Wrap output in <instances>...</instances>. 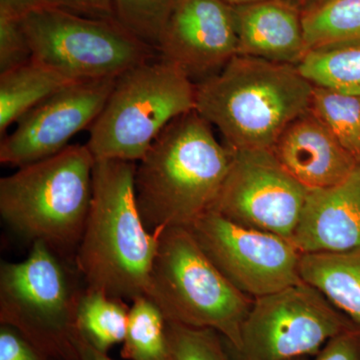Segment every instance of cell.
<instances>
[{
  "mask_svg": "<svg viewBox=\"0 0 360 360\" xmlns=\"http://www.w3.org/2000/svg\"><path fill=\"white\" fill-rule=\"evenodd\" d=\"M32 59L72 82L117 78L155 59L115 18H92L40 4L21 16Z\"/></svg>",
  "mask_w": 360,
  "mask_h": 360,
  "instance_id": "ba28073f",
  "label": "cell"
},
{
  "mask_svg": "<svg viewBox=\"0 0 360 360\" xmlns=\"http://www.w3.org/2000/svg\"><path fill=\"white\" fill-rule=\"evenodd\" d=\"M297 68L314 86L360 96V39L312 47Z\"/></svg>",
  "mask_w": 360,
  "mask_h": 360,
  "instance_id": "d6986e66",
  "label": "cell"
},
{
  "mask_svg": "<svg viewBox=\"0 0 360 360\" xmlns=\"http://www.w3.org/2000/svg\"><path fill=\"white\" fill-rule=\"evenodd\" d=\"M224 1L229 4V6H243V4H253V2L262 1V0H224Z\"/></svg>",
  "mask_w": 360,
  "mask_h": 360,
  "instance_id": "d6a6232c",
  "label": "cell"
},
{
  "mask_svg": "<svg viewBox=\"0 0 360 360\" xmlns=\"http://www.w3.org/2000/svg\"><path fill=\"white\" fill-rule=\"evenodd\" d=\"M136 165L96 160L89 215L75 257L87 288L131 302L148 292L161 231H149L142 219Z\"/></svg>",
  "mask_w": 360,
  "mask_h": 360,
  "instance_id": "7a4b0ae2",
  "label": "cell"
},
{
  "mask_svg": "<svg viewBox=\"0 0 360 360\" xmlns=\"http://www.w3.org/2000/svg\"><path fill=\"white\" fill-rule=\"evenodd\" d=\"M41 4V0H0V8L22 16Z\"/></svg>",
  "mask_w": 360,
  "mask_h": 360,
  "instance_id": "4dcf8cb0",
  "label": "cell"
},
{
  "mask_svg": "<svg viewBox=\"0 0 360 360\" xmlns=\"http://www.w3.org/2000/svg\"><path fill=\"white\" fill-rule=\"evenodd\" d=\"M195 110V84L158 59L123 73L96 122L86 146L96 160L139 162L179 116Z\"/></svg>",
  "mask_w": 360,
  "mask_h": 360,
  "instance_id": "8992f818",
  "label": "cell"
},
{
  "mask_svg": "<svg viewBox=\"0 0 360 360\" xmlns=\"http://www.w3.org/2000/svg\"><path fill=\"white\" fill-rule=\"evenodd\" d=\"M290 241L302 253L360 250V165L335 186L309 189Z\"/></svg>",
  "mask_w": 360,
  "mask_h": 360,
  "instance_id": "5bb4252c",
  "label": "cell"
},
{
  "mask_svg": "<svg viewBox=\"0 0 360 360\" xmlns=\"http://www.w3.org/2000/svg\"><path fill=\"white\" fill-rule=\"evenodd\" d=\"M96 160L86 144L18 167L0 179V214L21 238L77 251L89 215Z\"/></svg>",
  "mask_w": 360,
  "mask_h": 360,
  "instance_id": "277c9868",
  "label": "cell"
},
{
  "mask_svg": "<svg viewBox=\"0 0 360 360\" xmlns=\"http://www.w3.org/2000/svg\"><path fill=\"white\" fill-rule=\"evenodd\" d=\"M238 47L233 6L224 0H176L158 53L198 84L238 56Z\"/></svg>",
  "mask_w": 360,
  "mask_h": 360,
  "instance_id": "4fadbf2b",
  "label": "cell"
},
{
  "mask_svg": "<svg viewBox=\"0 0 360 360\" xmlns=\"http://www.w3.org/2000/svg\"><path fill=\"white\" fill-rule=\"evenodd\" d=\"M122 356L129 360H170L167 317L148 296L132 300Z\"/></svg>",
  "mask_w": 360,
  "mask_h": 360,
  "instance_id": "7402d4cb",
  "label": "cell"
},
{
  "mask_svg": "<svg viewBox=\"0 0 360 360\" xmlns=\"http://www.w3.org/2000/svg\"><path fill=\"white\" fill-rule=\"evenodd\" d=\"M176 0H112L115 20L158 51Z\"/></svg>",
  "mask_w": 360,
  "mask_h": 360,
  "instance_id": "cb8c5ba5",
  "label": "cell"
},
{
  "mask_svg": "<svg viewBox=\"0 0 360 360\" xmlns=\"http://www.w3.org/2000/svg\"><path fill=\"white\" fill-rule=\"evenodd\" d=\"M302 11L307 51L360 39V0H316Z\"/></svg>",
  "mask_w": 360,
  "mask_h": 360,
  "instance_id": "44dd1931",
  "label": "cell"
},
{
  "mask_svg": "<svg viewBox=\"0 0 360 360\" xmlns=\"http://www.w3.org/2000/svg\"><path fill=\"white\" fill-rule=\"evenodd\" d=\"M129 310L122 298L86 288L77 305L78 335L92 347L108 354L113 345L124 341Z\"/></svg>",
  "mask_w": 360,
  "mask_h": 360,
  "instance_id": "ffe728a7",
  "label": "cell"
},
{
  "mask_svg": "<svg viewBox=\"0 0 360 360\" xmlns=\"http://www.w3.org/2000/svg\"><path fill=\"white\" fill-rule=\"evenodd\" d=\"M196 110L172 120L135 170L137 205L150 231L191 226L212 212L229 174L232 150Z\"/></svg>",
  "mask_w": 360,
  "mask_h": 360,
  "instance_id": "6da1fadb",
  "label": "cell"
},
{
  "mask_svg": "<svg viewBox=\"0 0 360 360\" xmlns=\"http://www.w3.org/2000/svg\"><path fill=\"white\" fill-rule=\"evenodd\" d=\"M296 360H310V359H296Z\"/></svg>",
  "mask_w": 360,
  "mask_h": 360,
  "instance_id": "836d02e7",
  "label": "cell"
},
{
  "mask_svg": "<svg viewBox=\"0 0 360 360\" xmlns=\"http://www.w3.org/2000/svg\"><path fill=\"white\" fill-rule=\"evenodd\" d=\"M32 59L21 16L0 8V73L25 65Z\"/></svg>",
  "mask_w": 360,
  "mask_h": 360,
  "instance_id": "484cf974",
  "label": "cell"
},
{
  "mask_svg": "<svg viewBox=\"0 0 360 360\" xmlns=\"http://www.w3.org/2000/svg\"><path fill=\"white\" fill-rule=\"evenodd\" d=\"M82 292L60 255L37 241L25 260L0 267V321L52 360H79L75 340Z\"/></svg>",
  "mask_w": 360,
  "mask_h": 360,
  "instance_id": "52a82bcc",
  "label": "cell"
},
{
  "mask_svg": "<svg viewBox=\"0 0 360 360\" xmlns=\"http://www.w3.org/2000/svg\"><path fill=\"white\" fill-rule=\"evenodd\" d=\"M300 276L360 328V250L302 253Z\"/></svg>",
  "mask_w": 360,
  "mask_h": 360,
  "instance_id": "e0dca14e",
  "label": "cell"
},
{
  "mask_svg": "<svg viewBox=\"0 0 360 360\" xmlns=\"http://www.w3.org/2000/svg\"><path fill=\"white\" fill-rule=\"evenodd\" d=\"M189 229L229 283L253 300L302 281V252L288 239L241 226L215 210Z\"/></svg>",
  "mask_w": 360,
  "mask_h": 360,
  "instance_id": "30bf717a",
  "label": "cell"
},
{
  "mask_svg": "<svg viewBox=\"0 0 360 360\" xmlns=\"http://www.w3.org/2000/svg\"><path fill=\"white\" fill-rule=\"evenodd\" d=\"M170 360H231L221 335L210 328L184 326L167 319Z\"/></svg>",
  "mask_w": 360,
  "mask_h": 360,
  "instance_id": "d4e9b609",
  "label": "cell"
},
{
  "mask_svg": "<svg viewBox=\"0 0 360 360\" xmlns=\"http://www.w3.org/2000/svg\"><path fill=\"white\" fill-rule=\"evenodd\" d=\"M238 56L297 66L307 52L302 11L286 0L233 6Z\"/></svg>",
  "mask_w": 360,
  "mask_h": 360,
  "instance_id": "2e32d148",
  "label": "cell"
},
{
  "mask_svg": "<svg viewBox=\"0 0 360 360\" xmlns=\"http://www.w3.org/2000/svg\"><path fill=\"white\" fill-rule=\"evenodd\" d=\"M0 360H52L11 326L1 324Z\"/></svg>",
  "mask_w": 360,
  "mask_h": 360,
  "instance_id": "4316f807",
  "label": "cell"
},
{
  "mask_svg": "<svg viewBox=\"0 0 360 360\" xmlns=\"http://www.w3.org/2000/svg\"><path fill=\"white\" fill-rule=\"evenodd\" d=\"M359 328L309 284L253 300L241 328L240 360L311 359L331 338Z\"/></svg>",
  "mask_w": 360,
  "mask_h": 360,
  "instance_id": "9c48e42d",
  "label": "cell"
},
{
  "mask_svg": "<svg viewBox=\"0 0 360 360\" xmlns=\"http://www.w3.org/2000/svg\"><path fill=\"white\" fill-rule=\"evenodd\" d=\"M271 151L281 167L309 189L335 186L359 165L310 110L286 127Z\"/></svg>",
  "mask_w": 360,
  "mask_h": 360,
  "instance_id": "9a60e30c",
  "label": "cell"
},
{
  "mask_svg": "<svg viewBox=\"0 0 360 360\" xmlns=\"http://www.w3.org/2000/svg\"><path fill=\"white\" fill-rule=\"evenodd\" d=\"M169 321L219 333L238 354L253 298L232 285L186 227L160 234L146 295Z\"/></svg>",
  "mask_w": 360,
  "mask_h": 360,
  "instance_id": "5b68a950",
  "label": "cell"
},
{
  "mask_svg": "<svg viewBox=\"0 0 360 360\" xmlns=\"http://www.w3.org/2000/svg\"><path fill=\"white\" fill-rule=\"evenodd\" d=\"M310 110L360 165V96L314 86Z\"/></svg>",
  "mask_w": 360,
  "mask_h": 360,
  "instance_id": "603a6c76",
  "label": "cell"
},
{
  "mask_svg": "<svg viewBox=\"0 0 360 360\" xmlns=\"http://www.w3.org/2000/svg\"><path fill=\"white\" fill-rule=\"evenodd\" d=\"M73 82H77L33 59L25 65L0 73L1 136L28 111Z\"/></svg>",
  "mask_w": 360,
  "mask_h": 360,
  "instance_id": "ac0fdd59",
  "label": "cell"
},
{
  "mask_svg": "<svg viewBox=\"0 0 360 360\" xmlns=\"http://www.w3.org/2000/svg\"><path fill=\"white\" fill-rule=\"evenodd\" d=\"M310 360H360V328L331 338Z\"/></svg>",
  "mask_w": 360,
  "mask_h": 360,
  "instance_id": "83f0119b",
  "label": "cell"
},
{
  "mask_svg": "<svg viewBox=\"0 0 360 360\" xmlns=\"http://www.w3.org/2000/svg\"><path fill=\"white\" fill-rule=\"evenodd\" d=\"M314 89L297 66L236 56L195 84V110L231 150H272L286 127L310 110Z\"/></svg>",
  "mask_w": 360,
  "mask_h": 360,
  "instance_id": "3957f363",
  "label": "cell"
},
{
  "mask_svg": "<svg viewBox=\"0 0 360 360\" xmlns=\"http://www.w3.org/2000/svg\"><path fill=\"white\" fill-rule=\"evenodd\" d=\"M75 347H77L78 359L79 360H113L108 356V354H103L92 347L89 343L82 340L79 335H77V340H75Z\"/></svg>",
  "mask_w": 360,
  "mask_h": 360,
  "instance_id": "f546056e",
  "label": "cell"
},
{
  "mask_svg": "<svg viewBox=\"0 0 360 360\" xmlns=\"http://www.w3.org/2000/svg\"><path fill=\"white\" fill-rule=\"evenodd\" d=\"M286 1L290 2L293 6H297L298 8L304 9L305 7L310 6V4H314L316 0H286Z\"/></svg>",
  "mask_w": 360,
  "mask_h": 360,
  "instance_id": "1f68e13d",
  "label": "cell"
},
{
  "mask_svg": "<svg viewBox=\"0 0 360 360\" xmlns=\"http://www.w3.org/2000/svg\"><path fill=\"white\" fill-rule=\"evenodd\" d=\"M117 78L73 82L16 122L0 144V162L25 167L60 153L78 132L96 122Z\"/></svg>",
  "mask_w": 360,
  "mask_h": 360,
  "instance_id": "7c38bea8",
  "label": "cell"
},
{
  "mask_svg": "<svg viewBox=\"0 0 360 360\" xmlns=\"http://www.w3.org/2000/svg\"><path fill=\"white\" fill-rule=\"evenodd\" d=\"M309 191L271 150H232L231 168L213 210L241 226L290 240Z\"/></svg>",
  "mask_w": 360,
  "mask_h": 360,
  "instance_id": "8fae6325",
  "label": "cell"
},
{
  "mask_svg": "<svg viewBox=\"0 0 360 360\" xmlns=\"http://www.w3.org/2000/svg\"><path fill=\"white\" fill-rule=\"evenodd\" d=\"M41 4L87 18H115L112 0H41Z\"/></svg>",
  "mask_w": 360,
  "mask_h": 360,
  "instance_id": "f1b7e54d",
  "label": "cell"
}]
</instances>
